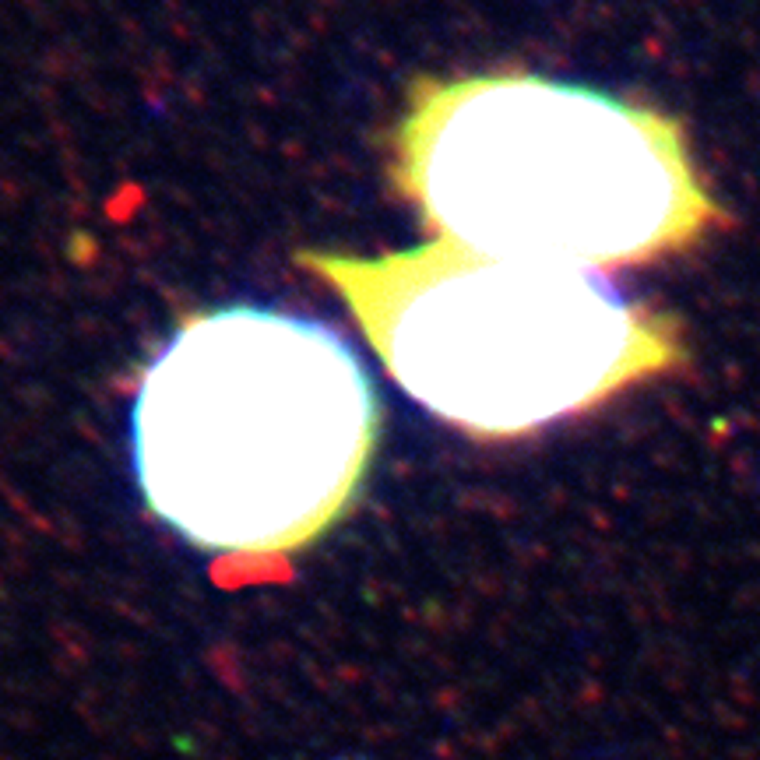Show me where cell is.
Masks as SVG:
<instances>
[{"instance_id": "obj_1", "label": "cell", "mask_w": 760, "mask_h": 760, "mask_svg": "<svg viewBox=\"0 0 760 760\" xmlns=\"http://www.w3.org/2000/svg\"><path fill=\"white\" fill-rule=\"evenodd\" d=\"M380 402L324 320L254 303L187 317L144 366L131 461L148 511L208 556L279 563L356 504Z\"/></svg>"}, {"instance_id": "obj_2", "label": "cell", "mask_w": 760, "mask_h": 760, "mask_svg": "<svg viewBox=\"0 0 760 760\" xmlns=\"http://www.w3.org/2000/svg\"><path fill=\"white\" fill-rule=\"evenodd\" d=\"M395 183L458 247L599 275L690 254L729 222L676 117L528 71L419 81Z\"/></svg>"}, {"instance_id": "obj_3", "label": "cell", "mask_w": 760, "mask_h": 760, "mask_svg": "<svg viewBox=\"0 0 760 760\" xmlns=\"http://www.w3.org/2000/svg\"><path fill=\"white\" fill-rule=\"evenodd\" d=\"M299 264L345 303L395 384L482 440L524 437L686 366L672 313L599 271L486 257L454 240Z\"/></svg>"}]
</instances>
